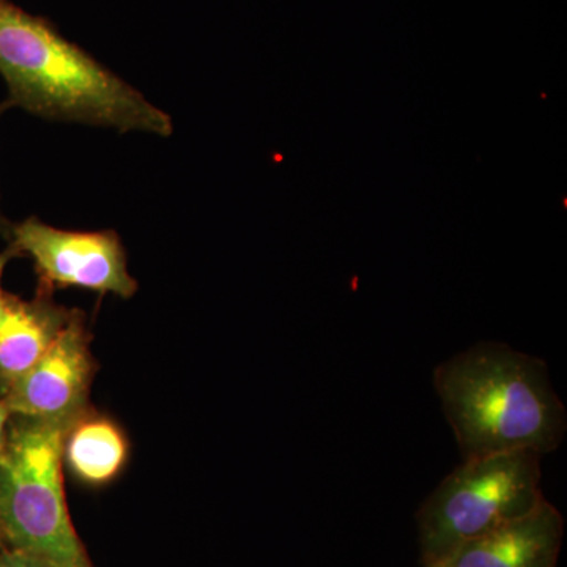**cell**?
Here are the masks:
<instances>
[{
  "label": "cell",
  "instance_id": "obj_1",
  "mask_svg": "<svg viewBox=\"0 0 567 567\" xmlns=\"http://www.w3.org/2000/svg\"><path fill=\"white\" fill-rule=\"evenodd\" d=\"M0 76L11 107L47 121L171 137L173 117L65 39L47 18L0 0Z\"/></svg>",
  "mask_w": 567,
  "mask_h": 567
},
{
  "label": "cell",
  "instance_id": "obj_2",
  "mask_svg": "<svg viewBox=\"0 0 567 567\" xmlns=\"http://www.w3.org/2000/svg\"><path fill=\"white\" fill-rule=\"evenodd\" d=\"M434 386L464 461L543 457L565 442L566 406L547 364L532 354L483 342L436 365Z\"/></svg>",
  "mask_w": 567,
  "mask_h": 567
},
{
  "label": "cell",
  "instance_id": "obj_3",
  "mask_svg": "<svg viewBox=\"0 0 567 567\" xmlns=\"http://www.w3.org/2000/svg\"><path fill=\"white\" fill-rule=\"evenodd\" d=\"M65 434V429L11 416L0 458V533L6 546L48 567H93L66 505Z\"/></svg>",
  "mask_w": 567,
  "mask_h": 567
},
{
  "label": "cell",
  "instance_id": "obj_4",
  "mask_svg": "<svg viewBox=\"0 0 567 567\" xmlns=\"http://www.w3.org/2000/svg\"><path fill=\"white\" fill-rule=\"evenodd\" d=\"M544 499L537 454L462 462L417 513L421 565H435L462 544L532 513Z\"/></svg>",
  "mask_w": 567,
  "mask_h": 567
},
{
  "label": "cell",
  "instance_id": "obj_5",
  "mask_svg": "<svg viewBox=\"0 0 567 567\" xmlns=\"http://www.w3.org/2000/svg\"><path fill=\"white\" fill-rule=\"evenodd\" d=\"M9 240L21 256L31 257L39 279L37 292L54 295L76 287L130 300L140 289L115 230H63L31 216L11 226Z\"/></svg>",
  "mask_w": 567,
  "mask_h": 567
},
{
  "label": "cell",
  "instance_id": "obj_6",
  "mask_svg": "<svg viewBox=\"0 0 567 567\" xmlns=\"http://www.w3.org/2000/svg\"><path fill=\"white\" fill-rule=\"evenodd\" d=\"M84 312L73 316L39 363L2 395L11 416L69 431L91 406L96 372Z\"/></svg>",
  "mask_w": 567,
  "mask_h": 567
},
{
  "label": "cell",
  "instance_id": "obj_7",
  "mask_svg": "<svg viewBox=\"0 0 567 567\" xmlns=\"http://www.w3.org/2000/svg\"><path fill=\"white\" fill-rule=\"evenodd\" d=\"M565 535L561 513L544 499L532 513L462 544L424 567H557Z\"/></svg>",
  "mask_w": 567,
  "mask_h": 567
},
{
  "label": "cell",
  "instance_id": "obj_8",
  "mask_svg": "<svg viewBox=\"0 0 567 567\" xmlns=\"http://www.w3.org/2000/svg\"><path fill=\"white\" fill-rule=\"evenodd\" d=\"M74 309L55 303L54 295L32 300L6 293L0 309V398L39 363L54 344Z\"/></svg>",
  "mask_w": 567,
  "mask_h": 567
},
{
  "label": "cell",
  "instance_id": "obj_9",
  "mask_svg": "<svg viewBox=\"0 0 567 567\" xmlns=\"http://www.w3.org/2000/svg\"><path fill=\"white\" fill-rule=\"evenodd\" d=\"M125 431L103 413L89 409L63 439V465L85 486L103 487L117 480L128 464Z\"/></svg>",
  "mask_w": 567,
  "mask_h": 567
},
{
  "label": "cell",
  "instance_id": "obj_10",
  "mask_svg": "<svg viewBox=\"0 0 567 567\" xmlns=\"http://www.w3.org/2000/svg\"><path fill=\"white\" fill-rule=\"evenodd\" d=\"M0 567H48L40 559L9 546L0 548Z\"/></svg>",
  "mask_w": 567,
  "mask_h": 567
},
{
  "label": "cell",
  "instance_id": "obj_11",
  "mask_svg": "<svg viewBox=\"0 0 567 567\" xmlns=\"http://www.w3.org/2000/svg\"><path fill=\"white\" fill-rule=\"evenodd\" d=\"M11 421V413L9 406L6 405L3 399L0 398V458L6 453L7 436H9V425Z\"/></svg>",
  "mask_w": 567,
  "mask_h": 567
},
{
  "label": "cell",
  "instance_id": "obj_12",
  "mask_svg": "<svg viewBox=\"0 0 567 567\" xmlns=\"http://www.w3.org/2000/svg\"><path fill=\"white\" fill-rule=\"evenodd\" d=\"M14 257H21V254L11 245H9L6 251L0 252V309H2L3 300H6V292H3L2 289L3 274H6L7 265H9Z\"/></svg>",
  "mask_w": 567,
  "mask_h": 567
},
{
  "label": "cell",
  "instance_id": "obj_13",
  "mask_svg": "<svg viewBox=\"0 0 567 567\" xmlns=\"http://www.w3.org/2000/svg\"><path fill=\"white\" fill-rule=\"evenodd\" d=\"M10 107V104L7 102L0 104V115H2L3 112L9 111ZM11 226H13V224H11L9 219H7L6 216L2 215V212H0V235H2V237H6L7 240H9L10 238Z\"/></svg>",
  "mask_w": 567,
  "mask_h": 567
},
{
  "label": "cell",
  "instance_id": "obj_14",
  "mask_svg": "<svg viewBox=\"0 0 567 567\" xmlns=\"http://www.w3.org/2000/svg\"><path fill=\"white\" fill-rule=\"evenodd\" d=\"M3 546H6V543H3L2 533H0V548H2Z\"/></svg>",
  "mask_w": 567,
  "mask_h": 567
}]
</instances>
